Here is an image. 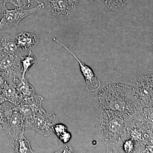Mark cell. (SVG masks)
I'll return each mask as SVG.
<instances>
[{"mask_svg":"<svg viewBox=\"0 0 153 153\" xmlns=\"http://www.w3.org/2000/svg\"><path fill=\"white\" fill-rule=\"evenodd\" d=\"M97 91L95 105L101 111H114L131 120L140 110V105L130 82H111Z\"/></svg>","mask_w":153,"mask_h":153,"instance_id":"6da1fadb","label":"cell"},{"mask_svg":"<svg viewBox=\"0 0 153 153\" xmlns=\"http://www.w3.org/2000/svg\"><path fill=\"white\" fill-rule=\"evenodd\" d=\"M130 120L114 111H102L97 124V133L108 152H120L122 144L128 137Z\"/></svg>","mask_w":153,"mask_h":153,"instance_id":"7a4b0ae2","label":"cell"},{"mask_svg":"<svg viewBox=\"0 0 153 153\" xmlns=\"http://www.w3.org/2000/svg\"><path fill=\"white\" fill-rule=\"evenodd\" d=\"M3 102L0 105V123L10 140L11 146H14L17 139L25 133L24 118L16 105Z\"/></svg>","mask_w":153,"mask_h":153,"instance_id":"3957f363","label":"cell"},{"mask_svg":"<svg viewBox=\"0 0 153 153\" xmlns=\"http://www.w3.org/2000/svg\"><path fill=\"white\" fill-rule=\"evenodd\" d=\"M130 82L133 88L141 109L152 108L153 72L143 74Z\"/></svg>","mask_w":153,"mask_h":153,"instance_id":"277c9868","label":"cell"},{"mask_svg":"<svg viewBox=\"0 0 153 153\" xmlns=\"http://www.w3.org/2000/svg\"><path fill=\"white\" fill-rule=\"evenodd\" d=\"M0 71L7 82L18 84L22 78L20 55L0 54Z\"/></svg>","mask_w":153,"mask_h":153,"instance_id":"5b68a950","label":"cell"},{"mask_svg":"<svg viewBox=\"0 0 153 153\" xmlns=\"http://www.w3.org/2000/svg\"><path fill=\"white\" fill-rule=\"evenodd\" d=\"M45 7L44 3L38 1L36 7L32 8L25 9L16 7L13 10H7L1 23L0 30H3L11 27L19 28L22 20L31 14L35 13Z\"/></svg>","mask_w":153,"mask_h":153,"instance_id":"8992f818","label":"cell"},{"mask_svg":"<svg viewBox=\"0 0 153 153\" xmlns=\"http://www.w3.org/2000/svg\"><path fill=\"white\" fill-rule=\"evenodd\" d=\"M58 122L56 114L45 111L36 115L32 120L25 125V129L33 130L47 137L52 133V127Z\"/></svg>","mask_w":153,"mask_h":153,"instance_id":"52a82bcc","label":"cell"},{"mask_svg":"<svg viewBox=\"0 0 153 153\" xmlns=\"http://www.w3.org/2000/svg\"><path fill=\"white\" fill-rule=\"evenodd\" d=\"M44 98L42 96L36 95L25 99L17 108L24 118L25 125L35 117L36 115L45 112L42 107Z\"/></svg>","mask_w":153,"mask_h":153,"instance_id":"ba28073f","label":"cell"},{"mask_svg":"<svg viewBox=\"0 0 153 153\" xmlns=\"http://www.w3.org/2000/svg\"><path fill=\"white\" fill-rule=\"evenodd\" d=\"M53 40L62 45L77 60L79 64L80 71L85 79L86 89L90 91H97L99 90L101 86V81L97 78L92 69L85 63L81 62L73 52H71L68 48L57 38H54Z\"/></svg>","mask_w":153,"mask_h":153,"instance_id":"9c48e42d","label":"cell"},{"mask_svg":"<svg viewBox=\"0 0 153 153\" xmlns=\"http://www.w3.org/2000/svg\"><path fill=\"white\" fill-rule=\"evenodd\" d=\"M16 42L21 50L32 51L39 43V37L37 35L28 32L20 33L15 36Z\"/></svg>","mask_w":153,"mask_h":153,"instance_id":"30bf717a","label":"cell"},{"mask_svg":"<svg viewBox=\"0 0 153 153\" xmlns=\"http://www.w3.org/2000/svg\"><path fill=\"white\" fill-rule=\"evenodd\" d=\"M0 96L5 101L19 105L23 101V97L17 90L16 85L12 82H6L3 89L0 92Z\"/></svg>","mask_w":153,"mask_h":153,"instance_id":"8fae6325","label":"cell"},{"mask_svg":"<svg viewBox=\"0 0 153 153\" xmlns=\"http://www.w3.org/2000/svg\"><path fill=\"white\" fill-rule=\"evenodd\" d=\"M21 51L16 42L15 36L6 34L0 41V54L18 55Z\"/></svg>","mask_w":153,"mask_h":153,"instance_id":"7c38bea8","label":"cell"},{"mask_svg":"<svg viewBox=\"0 0 153 153\" xmlns=\"http://www.w3.org/2000/svg\"><path fill=\"white\" fill-rule=\"evenodd\" d=\"M49 13L60 17L69 16L71 10L65 0H47Z\"/></svg>","mask_w":153,"mask_h":153,"instance_id":"4fadbf2b","label":"cell"},{"mask_svg":"<svg viewBox=\"0 0 153 153\" xmlns=\"http://www.w3.org/2000/svg\"><path fill=\"white\" fill-rule=\"evenodd\" d=\"M16 85L17 90L21 94L24 100L37 94L34 88L31 85L26 76L22 78L21 81Z\"/></svg>","mask_w":153,"mask_h":153,"instance_id":"5bb4252c","label":"cell"},{"mask_svg":"<svg viewBox=\"0 0 153 153\" xmlns=\"http://www.w3.org/2000/svg\"><path fill=\"white\" fill-rule=\"evenodd\" d=\"M12 147L14 149L15 153H33L30 141L25 137L24 133L22 134L17 139Z\"/></svg>","mask_w":153,"mask_h":153,"instance_id":"9a60e30c","label":"cell"},{"mask_svg":"<svg viewBox=\"0 0 153 153\" xmlns=\"http://www.w3.org/2000/svg\"><path fill=\"white\" fill-rule=\"evenodd\" d=\"M52 131L55 133L60 141L63 143H67L71 139V133L68 131L67 127L63 124H56L52 127Z\"/></svg>","mask_w":153,"mask_h":153,"instance_id":"2e32d148","label":"cell"},{"mask_svg":"<svg viewBox=\"0 0 153 153\" xmlns=\"http://www.w3.org/2000/svg\"><path fill=\"white\" fill-rule=\"evenodd\" d=\"M20 58L22 70V78H23L25 77L26 73L36 63V58L32 51H30L29 54L26 56H20Z\"/></svg>","mask_w":153,"mask_h":153,"instance_id":"e0dca14e","label":"cell"},{"mask_svg":"<svg viewBox=\"0 0 153 153\" xmlns=\"http://www.w3.org/2000/svg\"><path fill=\"white\" fill-rule=\"evenodd\" d=\"M130 0H108L106 6L111 10L118 11L123 8Z\"/></svg>","mask_w":153,"mask_h":153,"instance_id":"ac0fdd59","label":"cell"},{"mask_svg":"<svg viewBox=\"0 0 153 153\" xmlns=\"http://www.w3.org/2000/svg\"><path fill=\"white\" fill-rule=\"evenodd\" d=\"M7 3H10L16 7H20L23 8L28 9L31 5L30 0H3Z\"/></svg>","mask_w":153,"mask_h":153,"instance_id":"d6986e66","label":"cell"},{"mask_svg":"<svg viewBox=\"0 0 153 153\" xmlns=\"http://www.w3.org/2000/svg\"><path fill=\"white\" fill-rule=\"evenodd\" d=\"M71 11L76 10L79 0H65Z\"/></svg>","mask_w":153,"mask_h":153,"instance_id":"ffe728a7","label":"cell"},{"mask_svg":"<svg viewBox=\"0 0 153 153\" xmlns=\"http://www.w3.org/2000/svg\"><path fill=\"white\" fill-rule=\"evenodd\" d=\"M6 3L3 0H0V23L7 10L6 6Z\"/></svg>","mask_w":153,"mask_h":153,"instance_id":"44dd1931","label":"cell"},{"mask_svg":"<svg viewBox=\"0 0 153 153\" xmlns=\"http://www.w3.org/2000/svg\"><path fill=\"white\" fill-rule=\"evenodd\" d=\"M74 152L73 148L70 146H66L62 148L59 150L55 152V153H73Z\"/></svg>","mask_w":153,"mask_h":153,"instance_id":"7402d4cb","label":"cell"},{"mask_svg":"<svg viewBox=\"0 0 153 153\" xmlns=\"http://www.w3.org/2000/svg\"><path fill=\"white\" fill-rule=\"evenodd\" d=\"M6 82L7 81H6L5 77L2 73L0 71V92L3 89Z\"/></svg>","mask_w":153,"mask_h":153,"instance_id":"603a6c76","label":"cell"},{"mask_svg":"<svg viewBox=\"0 0 153 153\" xmlns=\"http://www.w3.org/2000/svg\"><path fill=\"white\" fill-rule=\"evenodd\" d=\"M91 1H96L101 3V4H102L105 5H106L108 0H91Z\"/></svg>","mask_w":153,"mask_h":153,"instance_id":"cb8c5ba5","label":"cell"},{"mask_svg":"<svg viewBox=\"0 0 153 153\" xmlns=\"http://www.w3.org/2000/svg\"><path fill=\"white\" fill-rule=\"evenodd\" d=\"M5 102V101L0 96V105H1V104L3 102Z\"/></svg>","mask_w":153,"mask_h":153,"instance_id":"d4e9b609","label":"cell"},{"mask_svg":"<svg viewBox=\"0 0 153 153\" xmlns=\"http://www.w3.org/2000/svg\"><path fill=\"white\" fill-rule=\"evenodd\" d=\"M2 129V128L1 126V123H0V130Z\"/></svg>","mask_w":153,"mask_h":153,"instance_id":"484cf974","label":"cell"}]
</instances>
